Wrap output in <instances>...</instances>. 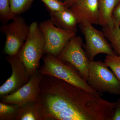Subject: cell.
Masks as SVG:
<instances>
[{"label":"cell","mask_w":120,"mask_h":120,"mask_svg":"<svg viewBox=\"0 0 120 120\" xmlns=\"http://www.w3.org/2000/svg\"><path fill=\"white\" fill-rule=\"evenodd\" d=\"M105 63L113 72L120 81V55L106 56Z\"/></svg>","instance_id":"19"},{"label":"cell","mask_w":120,"mask_h":120,"mask_svg":"<svg viewBox=\"0 0 120 120\" xmlns=\"http://www.w3.org/2000/svg\"><path fill=\"white\" fill-rule=\"evenodd\" d=\"M16 16L11 10L9 0H0V18L2 22H7Z\"/></svg>","instance_id":"18"},{"label":"cell","mask_w":120,"mask_h":120,"mask_svg":"<svg viewBox=\"0 0 120 120\" xmlns=\"http://www.w3.org/2000/svg\"><path fill=\"white\" fill-rule=\"evenodd\" d=\"M120 26H114L113 27H103L102 32L109 40L113 49L117 55H120Z\"/></svg>","instance_id":"15"},{"label":"cell","mask_w":120,"mask_h":120,"mask_svg":"<svg viewBox=\"0 0 120 120\" xmlns=\"http://www.w3.org/2000/svg\"><path fill=\"white\" fill-rule=\"evenodd\" d=\"M0 30L6 37L4 53L8 56H14L18 53L27 38L30 26L23 17L18 15L11 23L1 26Z\"/></svg>","instance_id":"6"},{"label":"cell","mask_w":120,"mask_h":120,"mask_svg":"<svg viewBox=\"0 0 120 120\" xmlns=\"http://www.w3.org/2000/svg\"><path fill=\"white\" fill-rule=\"evenodd\" d=\"M5 60L11 68V77L0 87V96L2 97L16 91L27 83L30 76L18 53L6 57Z\"/></svg>","instance_id":"9"},{"label":"cell","mask_w":120,"mask_h":120,"mask_svg":"<svg viewBox=\"0 0 120 120\" xmlns=\"http://www.w3.org/2000/svg\"><path fill=\"white\" fill-rule=\"evenodd\" d=\"M43 64L39 69L42 75L52 76L64 80L94 94L102 95L89 85L75 67L57 56L46 54L42 58Z\"/></svg>","instance_id":"2"},{"label":"cell","mask_w":120,"mask_h":120,"mask_svg":"<svg viewBox=\"0 0 120 120\" xmlns=\"http://www.w3.org/2000/svg\"><path fill=\"white\" fill-rule=\"evenodd\" d=\"M69 8L77 17L79 23L85 21L98 25V0H78Z\"/></svg>","instance_id":"11"},{"label":"cell","mask_w":120,"mask_h":120,"mask_svg":"<svg viewBox=\"0 0 120 120\" xmlns=\"http://www.w3.org/2000/svg\"><path fill=\"white\" fill-rule=\"evenodd\" d=\"M112 19L114 26H120V0L114 9Z\"/></svg>","instance_id":"21"},{"label":"cell","mask_w":120,"mask_h":120,"mask_svg":"<svg viewBox=\"0 0 120 120\" xmlns=\"http://www.w3.org/2000/svg\"><path fill=\"white\" fill-rule=\"evenodd\" d=\"M20 106L15 104H8L0 102V120H16Z\"/></svg>","instance_id":"16"},{"label":"cell","mask_w":120,"mask_h":120,"mask_svg":"<svg viewBox=\"0 0 120 120\" xmlns=\"http://www.w3.org/2000/svg\"><path fill=\"white\" fill-rule=\"evenodd\" d=\"M112 120H120V98L116 102Z\"/></svg>","instance_id":"22"},{"label":"cell","mask_w":120,"mask_h":120,"mask_svg":"<svg viewBox=\"0 0 120 120\" xmlns=\"http://www.w3.org/2000/svg\"><path fill=\"white\" fill-rule=\"evenodd\" d=\"M12 11L16 16L19 15L28 10L34 0H9Z\"/></svg>","instance_id":"17"},{"label":"cell","mask_w":120,"mask_h":120,"mask_svg":"<svg viewBox=\"0 0 120 120\" xmlns=\"http://www.w3.org/2000/svg\"><path fill=\"white\" fill-rule=\"evenodd\" d=\"M16 120H43L37 102H28L20 106Z\"/></svg>","instance_id":"14"},{"label":"cell","mask_w":120,"mask_h":120,"mask_svg":"<svg viewBox=\"0 0 120 120\" xmlns=\"http://www.w3.org/2000/svg\"><path fill=\"white\" fill-rule=\"evenodd\" d=\"M92 88L102 94L120 95V81L105 62L90 61L87 81Z\"/></svg>","instance_id":"4"},{"label":"cell","mask_w":120,"mask_h":120,"mask_svg":"<svg viewBox=\"0 0 120 120\" xmlns=\"http://www.w3.org/2000/svg\"><path fill=\"white\" fill-rule=\"evenodd\" d=\"M78 0H64V4L65 6L67 8H69Z\"/></svg>","instance_id":"23"},{"label":"cell","mask_w":120,"mask_h":120,"mask_svg":"<svg viewBox=\"0 0 120 120\" xmlns=\"http://www.w3.org/2000/svg\"><path fill=\"white\" fill-rule=\"evenodd\" d=\"M120 0H98L99 20L98 25L102 27L114 26L112 14Z\"/></svg>","instance_id":"13"},{"label":"cell","mask_w":120,"mask_h":120,"mask_svg":"<svg viewBox=\"0 0 120 120\" xmlns=\"http://www.w3.org/2000/svg\"><path fill=\"white\" fill-rule=\"evenodd\" d=\"M49 12L50 20L54 26L63 30L77 32L79 22L70 8L63 11Z\"/></svg>","instance_id":"12"},{"label":"cell","mask_w":120,"mask_h":120,"mask_svg":"<svg viewBox=\"0 0 120 120\" xmlns=\"http://www.w3.org/2000/svg\"><path fill=\"white\" fill-rule=\"evenodd\" d=\"M42 77L38 69L26 84L15 92L1 97V102L19 106L28 102H37Z\"/></svg>","instance_id":"10"},{"label":"cell","mask_w":120,"mask_h":120,"mask_svg":"<svg viewBox=\"0 0 120 120\" xmlns=\"http://www.w3.org/2000/svg\"><path fill=\"white\" fill-rule=\"evenodd\" d=\"M45 39V53L57 56L69 41L76 32L63 30L53 25L50 19L39 24Z\"/></svg>","instance_id":"7"},{"label":"cell","mask_w":120,"mask_h":120,"mask_svg":"<svg viewBox=\"0 0 120 120\" xmlns=\"http://www.w3.org/2000/svg\"><path fill=\"white\" fill-rule=\"evenodd\" d=\"M42 75L37 105L43 120H112L116 102Z\"/></svg>","instance_id":"1"},{"label":"cell","mask_w":120,"mask_h":120,"mask_svg":"<svg viewBox=\"0 0 120 120\" xmlns=\"http://www.w3.org/2000/svg\"><path fill=\"white\" fill-rule=\"evenodd\" d=\"M82 44L81 37L74 36L69 41L57 57L73 65L87 82L90 61L82 49Z\"/></svg>","instance_id":"8"},{"label":"cell","mask_w":120,"mask_h":120,"mask_svg":"<svg viewBox=\"0 0 120 120\" xmlns=\"http://www.w3.org/2000/svg\"><path fill=\"white\" fill-rule=\"evenodd\" d=\"M45 39L37 22L30 26L27 38L18 53L30 77L39 69L45 53Z\"/></svg>","instance_id":"3"},{"label":"cell","mask_w":120,"mask_h":120,"mask_svg":"<svg viewBox=\"0 0 120 120\" xmlns=\"http://www.w3.org/2000/svg\"><path fill=\"white\" fill-rule=\"evenodd\" d=\"M45 4L49 11L56 12L64 11L68 8L64 2L59 0H40Z\"/></svg>","instance_id":"20"},{"label":"cell","mask_w":120,"mask_h":120,"mask_svg":"<svg viewBox=\"0 0 120 120\" xmlns=\"http://www.w3.org/2000/svg\"><path fill=\"white\" fill-rule=\"evenodd\" d=\"M79 27L86 40L83 47L90 61L100 53L114 56L116 54L108 42L102 31L99 30L94 27L92 24L83 21L79 24Z\"/></svg>","instance_id":"5"}]
</instances>
